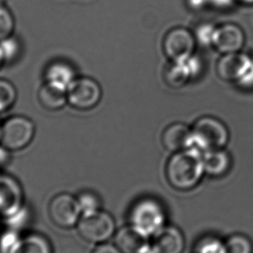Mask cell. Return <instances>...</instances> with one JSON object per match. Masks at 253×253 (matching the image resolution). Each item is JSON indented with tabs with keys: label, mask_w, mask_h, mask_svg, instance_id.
<instances>
[{
	"label": "cell",
	"mask_w": 253,
	"mask_h": 253,
	"mask_svg": "<svg viewBox=\"0 0 253 253\" xmlns=\"http://www.w3.org/2000/svg\"><path fill=\"white\" fill-rule=\"evenodd\" d=\"M202 152L190 148L176 152L166 168V176L169 184L179 191L193 189L204 174Z\"/></svg>",
	"instance_id": "cell-1"
},
{
	"label": "cell",
	"mask_w": 253,
	"mask_h": 253,
	"mask_svg": "<svg viewBox=\"0 0 253 253\" xmlns=\"http://www.w3.org/2000/svg\"><path fill=\"white\" fill-rule=\"evenodd\" d=\"M193 148L201 152L222 149L230 137L225 123L214 116H202L192 126Z\"/></svg>",
	"instance_id": "cell-2"
},
{
	"label": "cell",
	"mask_w": 253,
	"mask_h": 253,
	"mask_svg": "<svg viewBox=\"0 0 253 253\" xmlns=\"http://www.w3.org/2000/svg\"><path fill=\"white\" fill-rule=\"evenodd\" d=\"M166 213L159 201L144 198L134 203L129 212L130 225L145 235L155 236L164 227Z\"/></svg>",
	"instance_id": "cell-3"
},
{
	"label": "cell",
	"mask_w": 253,
	"mask_h": 253,
	"mask_svg": "<svg viewBox=\"0 0 253 253\" xmlns=\"http://www.w3.org/2000/svg\"><path fill=\"white\" fill-rule=\"evenodd\" d=\"M35 134V123L31 118L12 116L2 123L0 145L10 152L19 151L32 143Z\"/></svg>",
	"instance_id": "cell-4"
},
{
	"label": "cell",
	"mask_w": 253,
	"mask_h": 253,
	"mask_svg": "<svg viewBox=\"0 0 253 253\" xmlns=\"http://www.w3.org/2000/svg\"><path fill=\"white\" fill-rule=\"evenodd\" d=\"M102 98L101 85L89 77L78 76L67 89L68 104L78 111H89L95 109Z\"/></svg>",
	"instance_id": "cell-5"
},
{
	"label": "cell",
	"mask_w": 253,
	"mask_h": 253,
	"mask_svg": "<svg viewBox=\"0 0 253 253\" xmlns=\"http://www.w3.org/2000/svg\"><path fill=\"white\" fill-rule=\"evenodd\" d=\"M116 229L111 215L101 210L84 212L78 223V231L83 239L89 243H104Z\"/></svg>",
	"instance_id": "cell-6"
},
{
	"label": "cell",
	"mask_w": 253,
	"mask_h": 253,
	"mask_svg": "<svg viewBox=\"0 0 253 253\" xmlns=\"http://www.w3.org/2000/svg\"><path fill=\"white\" fill-rule=\"evenodd\" d=\"M50 220L60 228L68 229L78 225L82 210L78 198L70 194H56L48 208Z\"/></svg>",
	"instance_id": "cell-7"
},
{
	"label": "cell",
	"mask_w": 253,
	"mask_h": 253,
	"mask_svg": "<svg viewBox=\"0 0 253 253\" xmlns=\"http://www.w3.org/2000/svg\"><path fill=\"white\" fill-rule=\"evenodd\" d=\"M196 44L193 32L184 27H176L166 34L162 47L170 62H178L194 55Z\"/></svg>",
	"instance_id": "cell-8"
},
{
	"label": "cell",
	"mask_w": 253,
	"mask_h": 253,
	"mask_svg": "<svg viewBox=\"0 0 253 253\" xmlns=\"http://www.w3.org/2000/svg\"><path fill=\"white\" fill-rule=\"evenodd\" d=\"M203 70L201 60L195 56L186 59L171 62L165 71V81L171 88H179L197 79Z\"/></svg>",
	"instance_id": "cell-9"
},
{
	"label": "cell",
	"mask_w": 253,
	"mask_h": 253,
	"mask_svg": "<svg viewBox=\"0 0 253 253\" xmlns=\"http://www.w3.org/2000/svg\"><path fill=\"white\" fill-rule=\"evenodd\" d=\"M253 58L241 52L223 54L216 64V72L223 81L239 84L245 78Z\"/></svg>",
	"instance_id": "cell-10"
},
{
	"label": "cell",
	"mask_w": 253,
	"mask_h": 253,
	"mask_svg": "<svg viewBox=\"0 0 253 253\" xmlns=\"http://www.w3.org/2000/svg\"><path fill=\"white\" fill-rule=\"evenodd\" d=\"M23 191L16 179L0 173V217L17 215L23 206Z\"/></svg>",
	"instance_id": "cell-11"
},
{
	"label": "cell",
	"mask_w": 253,
	"mask_h": 253,
	"mask_svg": "<svg viewBox=\"0 0 253 253\" xmlns=\"http://www.w3.org/2000/svg\"><path fill=\"white\" fill-rule=\"evenodd\" d=\"M245 42V32L239 25L227 23L216 27L212 47L222 55L240 52Z\"/></svg>",
	"instance_id": "cell-12"
},
{
	"label": "cell",
	"mask_w": 253,
	"mask_h": 253,
	"mask_svg": "<svg viewBox=\"0 0 253 253\" xmlns=\"http://www.w3.org/2000/svg\"><path fill=\"white\" fill-rule=\"evenodd\" d=\"M78 75L72 63L65 60H54L46 66L43 72L45 83L67 90Z\"/></svg>",
	"instance_id": "cell-13"
},
{
	"label": "cell",
	"mask_w": 253,
	"mask_h": 253,
	"mask_svg": "<svg viewBox=\"0 0 253 253\" xmlns=\"http://www.w3.org/2000/svg\"><path fill=\"white\" fill-rule=\"evenodd\" d=\"M162 144L170 152H179L193 148L192 127L181 123L170 124L163 131Z\"/></svg>",
	"instance_id": "cell-14"
},
{
	"label": "cell",
	"mask_w": 253,
	"mask_h": 253,
	"mask_svg": "<svg viewBox=\"0 0 253 253\" xmlns=\"http://www.w3.org/2000/svg\"><path fill=\"white\" fill-rule=\"evenodd\" d=\"M153 246L157 253H182L185 239L179 229L164 226L155 234Z\"/></svg>",
	"instance_id": "cell-15"
},
{
	"label": "cell",
	"mask_w": 253,
	"mask_h": 253,
	"mask_svg": "<svg viewBox=\"0 0 253 253\" xmlns=\"http://www.w3.org/2000/svg\"><path fill=\"white\" fill-rule=\"evenodd\" d=\"M148 236L129 225L116 233V246L123 253H139L148 246Z\"/></svg>",
	"instance_id": "cell-16"
},
{
	"label": "cell",
	"mask_w": 253,
	"mask_h": 253,
	"mask_svg": "<svg viewBox=\"0 0 253 253\" xmlns=\"http://www.w3.org/2000/svg\"><path fill=\"white\" fill-rule=\"evenodd\" d=\"M38 101L45 110L59 111L68 104L67 90L43 82L38 91Z\"/></svg>",
	"instance_id": "cell-17"
},
{
	"label": "cell",
	"mask_w": 253,
	"mask_h": 253,
	"mask_svg": "<svg viewBox=\"0 0 253 253\" xmlns=\"http://www.w3.org/2000/svg\"><path fill=\"white\" fill-rule=\"evenodd\" d=\"M205 172L212 177H221L228 172L232 161L227 152L214 149L202 152Z\"/></svg>",
	"instance_id": "cell-18"
},
{
	"label": "cell",
	"mask_w": 253,
	"mask_h": 253,
	"mask_svg": "<svg viewBox=\"0 0 253 253\" xmlns=\"http://www.w3.org/2000/svg\"><path fill=\"white\" fill-rule=\"evenodd\" d=\"M9 253H51V248L44 237L31 234L17 240Z\"/></svg>",
	"instance_id": "cell-19"
},
{
	"label": "cell",
	"mask_w": 253,
	"mask_h": 253,
	"mask_svg": "<svg viewBox=\"0 0 253 253\" xmlns=\"http://www.w3.org/2000/svg\"><path fill=\"white\" fill-rule=\"evenodd\" d=\"M18 91L14 84L6 79L0 78V114L7 112L15 105Z\"/></svg>",
	"instance_id": "cell-20"
},
{
	"label": "cell",
	"mask_w": 253,
	"mask_h": 253,
	"mask_svg": "<svg viewBox=\"0 0 253 253\" xmlns=\"http://www.w3.org/2000/svg\"><path fill=\"white\" fill-rule=\"evenodd\" d=\"M225 253H253V243L243 234H233L225 242Z\"/></svg>",
	"instance_id": "cell-21"
},
{
	"label": "cell",
	"mask_w": 253,
	"mask_h": 253,
	"mask_svg": "<svg viewBox=\"0 0 253 253\" xmlns=\"http://www.w3.org/2000/svg\"><path fill=\"white\" fill-rule=\"evenodd\" d=\"M15 26L16 22L11 10L5 4H0V42L13 36Z\"/></svg>",
	"instance_id": "cell-22"
},
{
	"label": "cell",
	"mask_w": 253,
	"mask_h": 253,
	"mask_svg": "<svg viewBox=\"0 0 253 253\" xmlns=\"http://www.w3.org/2000/svg\"><path fill=\"white\" fill-rule=\"evenodd\" d=\"M0 50L4 63H13L21 55V42L14 36H11L0 42Z\"/></svg>",
	"instance_id": "cell-23"
},
{
	"label": "cell",
	"mask_w": 253,
	"mask_h": 253,
	"mask_svg": "<svg viewBox=\"0 0 253 253\" xmlns=\"http://www.w3.org/2000/svg\"><path fill=\"white\" fill-rule=\"evenodd\" d=\"M216 27L217 26L211 23H202L198 25L194 32V38L197 43L202 46L212 47Z\"/></svg>",
	"instance_id": "cell-24"
},
{
	"label": "cell",
	"mask_w": 253,
	"mask_h": 253,
	"mask_svg": "<svg viewBox=\"0 0 253 253\" xmlns=\"http://www.w3.org/2000/svg\"><path fill=\"white\" fill-rule=\"evenodd\" d=\"M78 203L81 208L82 213L100 210L101 201L98 196L92 191H84L78 197Z\"/></svg>",
	"instance_id": "cell-25"
},
{
	"label": "cell",
	"mask_w": 253,
	"mask_h": 253,
	"mask_svg": "<svg viewBox=\"0 0 253 253\" xmlns=\"http://www.w3.org/2000/svg\"><path fill=\"white\" fill-rule=\"evenodd\" d=\"M195 253H225V243L214 237H207L198 243Z\"/></svg>",
	"instance_id": "cell-26"
},
{
	"label": "cell",
	"mask_w": 253,
	"mask_h": 253,
	"mask_svg": "<svg viewBox=\"0 0 253 253\" xmlns=\"http://www.w3.org/2000/svg\"><path fill=\"white\" fill-rule=\"evenodd\" d=\"M208 7L218 11H226L237 3L236 0H208Z\"/></svg>",
	"instance_id": "cell-27"
},
{
	"label": "cell",
	"mask_w": 253,
	"mask_h": 253,
	"mask_svg": "<svg viewBox=\"0 0 253 253\" xmlns=\"http://www.w3.org/2000/svg\"><path fill=\"white\" fill-rule=\"evenodd\" d=\"M186 4L193 11H201L208 7V0H186Z\"/></svg>",
	"instance_id": "cell-28"
},
{
	"label": "cell",
	"mask_w": 253,
	"mask_h": 253,
	"mask_svg": "<svg viewBox=\"0 0 253 253\" xmlns=\"http://www.w3.org/2000/svg\"><path fill=\"white\" fill-rule=\"evenodd\" d=\"M92 253H123L116 246L109 244H102L97 246Z\"/></svg>",
	"instance_id": "cell-29"
},
{
	"label": "cell",
	"mask_w": 253,
	"mask_h": 253,
	"mask_svg": "<svg viewBox=\"0 0 253 253\" xmlns=\"http://www.w3.org/2000/svg\"><path fill=\"white\" fill-rule=\"evenodd\" d=\"M139 253H157V252H156V250L155 249L153 245L152 246L148 245V246H145L144 248L141 250Z\"/></svg>",
	"instance_id": "cell-30"
},
{
	"label": "cell",
	"mask_w": 253,
	"mask_h": 253,
	"mask_svg": "<svg viewBox=\"0 0 253 253\" xmlns=\"http://www.w3.org/2000/svg\"><path fill=\"white\" fill-rule=\"evenodd\" d=\"M236 2L240 4H247V5L253 4V0H236Z\"/></svg>",
	"instance_id": "cell-31"
},
{
	"label": "cell",
	"mask_w": 253,
	"mask_h": 253,
	"mask_svg": "<svg viewBox=\"0 0 253 253\" xmlns=\"http://www.w3.org/2000/svg\"><path fill=\"white\" fill-rule=\"evenodd\" d=\"M4 63V58H3V56H2V53H1V50H0V68L2 67Z\"/></svg>",
	"instance_id": "cell-32"
},
{
	"label": "cell",
	"mask_w": 253,
	"mask_h": 253,
	"mask_svg": "<svg viewBox=\"0 0 253 253\" xmlns=\"http://www.w3.org/2000/svg\"><path fill=\"white\" fill-rule=\"evenodd\" d=\"M1 130H2V123L0 122V139H1Z\"/></svg>",
	"instance_id": "cell-33"
}]
</instances>
